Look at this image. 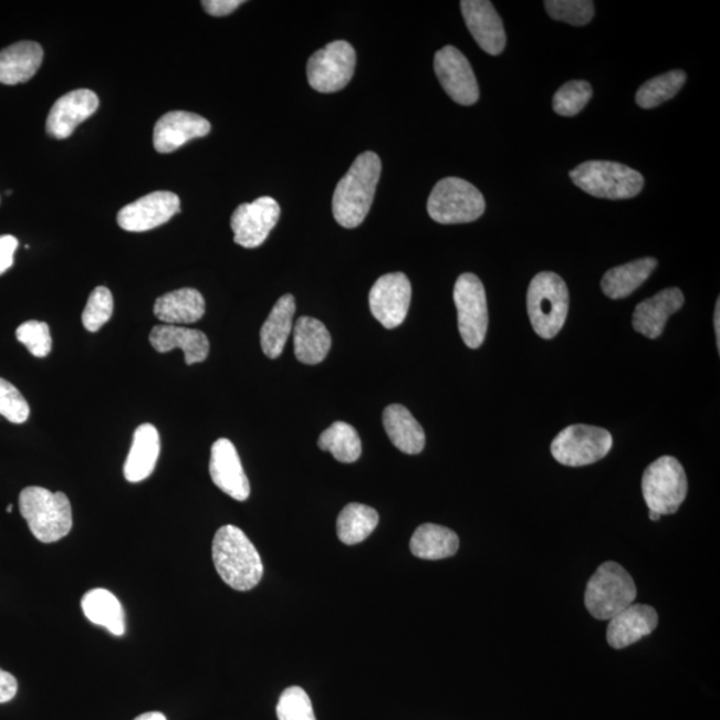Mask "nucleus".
Returning <instances> with one entry per match:
<instances>
[{"instance_id":"nucleus-1","label":"nucleus","mask_w":720,"mask_h":720,"mask_svg":"<svg viewBox=\"0 0 720 720\" xmlns=\"http://www.w3.org/2000/svg\"><path fill=\"white\" fill-rule=\"evenodd\" d=\"M212 561L220 578L238 592H249L262 581V557L237 525L227 524L217 531L212 541Z\"/></svg>"},{"instance_id":"nucleus-2","label":"nucleus","mask_w":720,"mask_h":720,"mask_svg":"<svg viewBox=\"0 0 720 720\" xmlns=\"http://www.w3.org/2000/svg\"><path fill=\"white\" fill-rule=\"evenodd\" d=\"M382 173L378 155L363 153L340 180L333 198V213L336 222L345 229H355L366 219L374 202L376 186Z\"/></svg>"},{"instance_id":"nucleus-3","label":"nucleus","mask_w":720,"mask_h":720,"mask_svg":"<svg viewBox=\"0 0 720 720\" xmlns=\"http://www.w3.org/2000/svg\"><path fill=\"white\" fill-rule=\"evenodd\" d=\"M19 510L39 542L61 541L73 529V510L63 492L31 486L19 495Z\"/></svg>"},{"instance_id":"nucleus-4","label":"nucleus","mask_w":720,"mask_h":720,"mask_svg":"<svg viewBox=\"0 0 720 720\" xmlns=\"http://www.w3.org/2000/svg\"><path fill=\"white\" fill-rule=\"evenodd\" d=\"M528 311L531 324L541 338H555L568 314V290L555 272H540L530 283Z\"/></svg>"},{"instance_id":"nucleus-5","label":"nucleus","mask_w":720,"mask_h":720,"mask_svg":"<svg viewBox=\"0 0 720 720\" xmlns=\"http://www.w3.org/2000/svg\"><path fill=\"white\" fill-rule=\"evenodd\" d=\"M570 178L589 196L612 200L637 197L645 185L634 168L607 160L585 161L570 171Z\"/></svg>"},{"instance_id":"nucleus-6","label":"nucleus","mask_w":720,"mask_h":720,"mask_svg":"<svg viewBox=\"0 0 720 720\" xmlns=\"http://www.w3.org/2000/svg\"><path fill=\"white\" fill-rule=\"evenodd\" d=\"M637 598L633 576L620 564L603 563L587 583L585 603L595 619L609 620Z\"/></svg>"},{"instance_id":"nucleus-7","label":"nucleus","mask_w":720,"mask_h":720,"mask_svg":"<svg viewBox=\"0 0 720 720\" xmlns=\"http://www.w3.org/2000/svg\"><path fill=\"white\" fill-rule=\"evenodd\" d=\"M484 209L482 192L460 178L439 180L427 202L428 216L440 225L473 222L483 216Z\"/></svg>"},{"instance_id":"nucleus-8","label":"nucleus","mask_w":720,"mask_h":720,"mask_svg":"<svg viewBox=\"0 0 720 720\" xmlns=\"http://www.w3.org/2000/svg\"><path fill=\"white\" fill-rule=\"evenodd\" d=\"M684 466L672 457H661L647 467L641 492L648 509L661 515L676 514L687 495Z\"/></svg>"},{"instance_id":"nucleus-9","label":"nucleus","mask_w":720,"mask_h":720,"mask_svg":"<svg viewBox=\"0 0 720 720\" xmlns=\"http://www.w3.org/2000/svg\"><path fill=\"white\" fill-rule=\"evenodd\" d=\"M453 302L458 310L459 333L465 345L479 348L483 345L489 327L488 298L482 281L470 272L460 275L453 288Z\"/></svg>"},{"instance_id":"nucleus-10","label":"nucleus","mask_w":720,"mask_h":720,"mask_svg":"<svg viewBox=\"0 0 720 720\" xmlns=\"http://www.w3.org/2000/svg\"><path fill=\"white\" fill-rule=\"evenodd\" d=\"M613 447V437L605 428L575 425L564 428L551 445L556 462L582 467L598 462Z\"/></svg>"},{"instance_id":"nucleus-11","label":"nucleus","mask_w":720,"mask_h":720,"mask_svg":"<svg viewBox=\"0 0 720 720\" xmlns=\"http://www.w3.org/2000/svg\"><path fill=\"white\" fill-rule=\"evenodd\" d=\"M356 54L352 44L335 41L311 55L307 63L310 86L320 93H336L353 80Z\"/></svg>"},{"instance_id":"nucleus-12","label":"nucleus","mask_w":720,"mask_h":720,"mask_svg":"<svg viewBox=\"0 0 720 720\" xmlns=\"http://www.w3.org/2000/svg\"><path fill=\"white\" fill-rule=\"evenodd\" d=\"M411 294V283L404 272L383 275L369 291V310L383 327L397 328L406 321Z\"/></svg>"},{"instance_id":"nucleus-13","label":"nucleus","mask_w":720,"mask_h":720,"mask_svg":"<svg viewBox=\"0 0 720 720\" xmlns=\"http://www.w3.org/2000/svg\"><path fill=\"white\" fill-rule=\"evenodd\" d=\"M279 217H281V207L270 197L240 205L231 217L233 240L244 249L259 248L276 226Z\"/></svg>"},{"instance_id":"nucleus-14","label":"nucleus","mask_w":720,"mask_h":720,"mask_svg":"<svg viewBox=\"0 0 720 720\" xmlns=\"http://www.w3.org/2000/svg\"><path fill=\"white\" fill-rule=\"evenodd\" d=\"M434 69L447 95L462 106H471L479 100L477 76L471 64L452 45L440 49L434 60Z\"/></svg>"},{"instance_id":"nucleus-15","label":"nucleus","mask_w":720,"mask_h":720,"mask_svg":"<svg viewBox=\"0 0 720 720\" xmlns=\"http://www.w3.org/2000/svg\"><path fill=\"white\" fill-rule=\"evenodd\" d=\"M180 212L177 194L155 191L129 204L119 211L118 225L128 232H145L165 225Z\"/></svg>"},{"instance_id":"nucleus-16","label":"nucleus","mask_w":720,"mask_h":720,"mask_svg":"<svg viewBox=\"0 0 720 720\" xmlns=\"http://www.w3.org/2000/svg\"><path fill=\"white\" fill-rule=\"evenodd\" d=\"M210 476L225 494L239 502L248 501L251 492L249 478L231 440L222 438L212 445Z\"/></svg>"},{"instance_id":"nucleus-17","label":"nucleus","mask_w":720,"mask_h":720,"mask_svg":"<svg viewBox=\"0 0 720 720\" xmlns=\"http://www.w3.org/2000/svg\"><path fill=\"white\" fill-rule=\"evenodd\" d=\"M100 107L98 95L94 91L81 88L70 91L55 102L49 114V135L55 139H66L84 121L93 116Z\"/></svg>"},{"instance_id":"nucleus-18","label":"nucleus","mask_w":720,"mask_h":720,"mask_svg":"<svg viewBox=\"0 0 720 720\" xmlns=\"http://www.w3.org/2000/svg\"><path fill=\"white\" fill-rule=\"evenodd\" d=\"M460 9L467 29L480 49L490 55L502 54L505 48V32L494 6L488 0H463L460 2Z\"/></svg>"},{"instance_id":"nucleus-19","label":"nucleus","mask_w":720,"mask_h":720,"mask_svg":"<svg viewBox=\"0 0 720 720\" xmlns=\"http://www.w3.org/2000/svg\"><path fill=\"white\" fill-rule=\"evenodd\" d=\"M211 132L204 116L187 112H171L161 116L154 128V147L160 154H170L187 142L204 138Z\"/></svg>"},{"instance_id":"nucleus-20","label":"nucleus","mask_w":720,"mask_h":720,"mask_svg":"<svg viewBox=\"0 0 720 720\" xmlns=\"http://www.w3.org/2000/svg\"><path fill=\"white\" fill-rule=\"evenodd\" d=\"M658 613L647 605H630L623 609L607 627L608 645L622 650L654 633L658 626Z\"/></svg>"},{"instance_id":"nucleus-21","label":"nucleus","mask_w":720,"mask_h":720,"mask_svg":"<svg viewBox=\"0 0 720 720\" xmlns=\"http://www.w3.org/2000/svg\"><path fill=\"white\" fill-rule=\"evenodd\" d=\"M150 343L161 354L181 349L188 366L205 362L210 353L209 338L202 331L173 326V324L155 326L152 330Z\"/></svg>"},{"instance_id":"nucleus-22","label":"nucleus","mask_w":720,"mask_h":720,"mask_svg":"<svg viewBox=\"0 0 720 720\" xmlns=\"http://www.w3.org/2000/svg\"><path fill=\"white\" fill-rule=\"evenodd\" d=\"M685 296L679 289H666L638 304L633 315V326L639 334L657 340L664 333L668 317L684 307Z\"/></svg>"},{"instance_id":"nucleus-23","label":"nucleus","mask_w":720,"mask_h":720,"mask_svg":"<svg viewBox=\"0 0 720 720\" xmlns=\"http://www.w3.org/2000/svg\"><path fill=\"white\" fill-rule=\"evenodd\" d=\"M160 453V437L157 428L145 424L136 428L132 450L126 459L125 478L138 483L152 476Z\"/></svg>"},{"instance_id":"nucleus-24","label":"nucleus","mask_w":720,"mask_h":720,"mask_svg":"<svg viewBox=\"0 0 720 720\" xmlns=\"http://www.w3.org/2000/svg\"><path fill=\"white\" fill-rule=\"evenodd\" d=\"M43 62L42 45L36 42H18L0 51V83L15 86L38 73Z\"/></svg>"},{"instance_id":"nucleus-25","label":"nucleus","mask_w":720,"mask_h":720,"mask_svg":"<svg viewBox=\"0 0 720 720\" xmlns=\"http://www.w3.org/2000/svg\"><path fill=\"white\" fill-rule=\"evenodd\" d=\"M206 302L196 289H180L158 298L154 314L165 324H191L202 320Z\"/></svg>"},{"instance_id":"nucleus-26","label":"nucleus","mask_w":720,"mask_h":720,"mask_svg":"<svg viewBox=\"0 0 720 720\" xmlns=\"http://www.w3.org/2000/svg\"><path fill=\"white\" fill-rule=\"evenodd\" d=\"M383 426L393 445L408 456L424 451L426 436L424 428L405 406L392 405L383 413Z\"/></svg>"},{"instance_id":"nucleus-27","label":"nucleus","mask_w":720,"mask_h":720,"mask_svg":"<svg viewBox=\"0 0 720 720\" xmlns=\"http://www.w3.org/2000/svg\"><path fill=\"white\" fill-rule=\"evenodd\" d=\"M296 304L293 295L285 294L272 307L261 330V346L264 355L276 359L282 355L285 343L293 331Z\"/></svg>"},{"instance_id":"nucleus-28","label":"nucleus","mask_w":720,"mask_h":720,"mask_svg":"<svg viewBox=\"0 0 720 720\" xmlns=\"http://www.w3.org/2000/svg\"><path fill=\"white\" fill-rule=\"evenodd\" d=\"M81 606L86 618L96 626L122 637L126 633L125 609L113 593L106 588L90 589L83 595Z\"/></svg>"},{"instance_id":"nucleus-29","label":"nucleus","mask_w":720,"mask_h":720,"mask_svg":"<svg viewBox=\"0 0 720 720\" xmlns=\"http://www.w3.org/2000/svg\"><path fill=\"white\" fill-rule=\"evenodd\" d=\"M294 353L304 365H317L326 359L331 348V335L321 321L302 316L294 327Z\"/></svg>"},{"instance_id":"nucleus-30","label":"nucleus","mask_w":720,"mask_h":720,"mask_svg":"<svg viewBox=\"0 0 720 720\" xmlns=\"http://www.w3.org/2000/svg\"><path fill=\"white\" fill-rule=\"evenodd\" d=\"M411 553L426 561L446 560L457 554L459 538L444 525L426 523L419 525L410 541Z\"/></svg>"},{"instance_id":"nucleus-31","label":"nucleus","mask_w":720,"mask_h":720,"mask_svg":"<svg viewBox=\"0 0 720 720\" xmlns=\"http://www.w3.org/2000/svg\"><path fill=\"white\" fill-rule=\"evenodd\" d=\"M657 265V259L644 258L608 270L602 279L603 293L612 300H622L632 295L647 281Z\"/></svg>"},{"instance_id":"nucleus-32","label":"nucleus","mask_w":720,"mask_h":720,"mask_svg":"<svg viewBox=\"0 0 720 720\" xmlns=\"http://www.w3.org/2000/svg\"><path fill=\"white\" fill-rule=\"evenodd\" d=\"M379 523V515L374 509L366 504L349 503L342 510L336 531L342 543L347 546L366 541L374 533Z\"/></svg>"},{"instance_id":"nucleus-33","label":"nucleus","mask_w":720,"mask_h":720,"mask_svg":"<svg viewBox=\"0 0 720 720\" xmlns=\"http://www.w3.org/2000/svg\"><path fill=\"white\" fill-rule=\"evenodd\" d=\"M317 446L321 450L333 453L341 463H354L362 456L358 432L345 421H335L333 426L324 430L317 440Z\"/></svg>"},{"instance_id":"nucleus-34","label":"nucleus","mask_w":720,"mask_h":720,"mask_svg":"<svg viewBox=\"0 0 720 720\" xmlns=\"http://www.w3.org/2000/svg\"><path fill=\"white\" fill-rule=\"evenodd\" d=\"M686 82L684 71L674 70L670 73L653 77L638 90L637 103L641 108H654L671 100L679 93Z\"/></svg>"},{"instance_id":"nucleus-35","label":"nucleus","mask_w":720,"mask_h":720,"mask_svg":"<svg viewBox=\"0 0 720 720\" xmlns=\"http://www.w3.org/2000/svg\"><path fill=\"white\" fill-rule=\"evenodd\" d=\"M114 313V298L112 291L105 285H100L90 294L86 307L82 314L84 328L96 333L112 320Z\"/></svg>"},{"instance_id":"nucleus-36","label":"nucleus","mask_w":720,"mask_h":720,"mask_svg":"<svg viewBox=\"0 0 720 720\" xmlns=\"http://www.w3.org/2000/svg\"><path fill=\"white\" fill-rule=\"evenodd\" d=\"M593 96L592 84L585 81H571L556 91L553 106L556 114L574 116L587 106Z\"/></svg>"},{"instance_id":"nucleus-37","label":"nucleus","mask_w":720,"mask_h":720,"mask_svg":"<svg viewBox=\"0 0 720 720\" xmlns=\"http://www.w3.org/2000/svg\"><path fill=\"white\" fill-rule=\"evenodd\" d=\"M544 8L554 21L573 25H586L594 17V3L589 0H547Z\"/></svg>"},{"instance_id":"nucleus-38","label":"nucleus","mask_w":720,"mask_h":720,"mask_svg":"<svg viewBox=\"0 0 720 720\" xmlns=\"http://www.w3.org/2000/svg\"><path fill=\"white\" fill-rule=\"evenodd\" d=\"M279 720H316L313 703L302 687H289L276 706Z\"/></svg>"},{"instance_id":"nucleus-39","label":"nucleus","mask_w":720,"mask_h":720,"mask_svg":"<svg viewBox=\"0 0 720 720\" xmlns=\"http://www.w3.org/2000/svg\"><path fill=\"white\" fill-rule=\"evenodd\" d=\"M17 340L28 347L29 352L36 358H45L51 353L53 340H51L48 323L39 321L24 322L17 328Z\"/></svg>"},{"instance_id":"nucleus-40","label":"nucleus","mask_w":720,"mask_h":720,"mask_svg":"<svg viewBox=\"0 0 720 720\" xmlns=\"http://www.w3.org/2000/svg\"><path fill=\"white\" fill-rule=\"evenodd\" d=\"M0 415L11 424L22 425L30 418V406L14 385L0 378Z\"/></svg>"},{"instance_id":"nucleus-41","label":"nucleus","mask_w":720,"mask_h":720,"mask_svg":"<svg viewBox=\"0 0 720 720\" xmlns=\"http://www.w3.org/2000/svg\"><path fill=\"white\" fill-rule=\"evenodd\" d=\"M18 249V239L12 236L0 237V275L4 274L12 264Z\"/></svg>"},{"instance_id":"nucleus-42","label":"nucleus","mask_w":720,"mask_h":720,"mask_svg":"<svg viewBox=\"0 0 720 720\" xmlns=\"http://www.w3.org/2000/svg\"><path fill=\"white\" fill-rule=\"evenodd\" d=\"M243 3L242 0H204L202 6L207 14L226 17L230 15L231 12L236 11Z\"/></svg>"},{"instance_id":"nucleus-43","label":"nucleus","mask_w":720,"mask_h":720,"mask_svg":"<svg viewBox=\"0 0 720 720\" xmlns=\"http://www.w3.org/2000/svg\"><path fill=\"white\" fill-rule=\"evenodd\" d=\"M18 692V680L12 674L0 668V703H8Z\"/></svg>"},{"instance_id":"nucleus-44","label":"nucleus","mask_w":720,"mask_h":720,"mask_svg":"<svg viewBox=\"0 0 720 720\" xmlns=\"http://www.w3.org/2000/svg\"><path fill=\"white\" fill-rule=\"evenodd\" d=\"M713 324H716L717 343H718V349L720 352V301L719 300L717 302L716 316H713Z\"/></svg>"},{"instance_id":"nucleus-45","label":"nucleus","mask_w":720,"mask_h":720,"mask_svg":"<svg viewBox=\"0 0 720 720\" xmlns=\"http://www.w3.org/2000/svg\"><path fill=\"white\" fill-rule=\"evenodd\" d=\"M134 720H167V718L161 712L153 711L142 713V716L135 718Z\"/></svg>"},{"instance_id":"nucleus-46","label":"nucleus","mask_w":720,"mask_h":720,"mask_svg":"<svg viewBox=\"0 0 720 720\" xmlns=\"http://www.w3.org/2000/svg\"><path fill=\"white\" fill-rule=\"evenodd\" d=\"M648 516H650L651 521H654V522H658L659 519H660V515L657 514V512H654V511H650V515H648Z\"/></svg>"},{"instance_id":"nucleus-47","label":"nucleus","mask_w":720,"mask_h":720,"mask_svg":"<svg viewBox=\"0 0 720 720\" xmlns=\"http://www.w3.org/2000/svg\"><path fill=\"white\" fill-rule=\"evenodd\" d=\"M12 508H14V505H12V504H9V505H8V512H9V514H10V512H12Z\"/></svg>"}]
</instances>
